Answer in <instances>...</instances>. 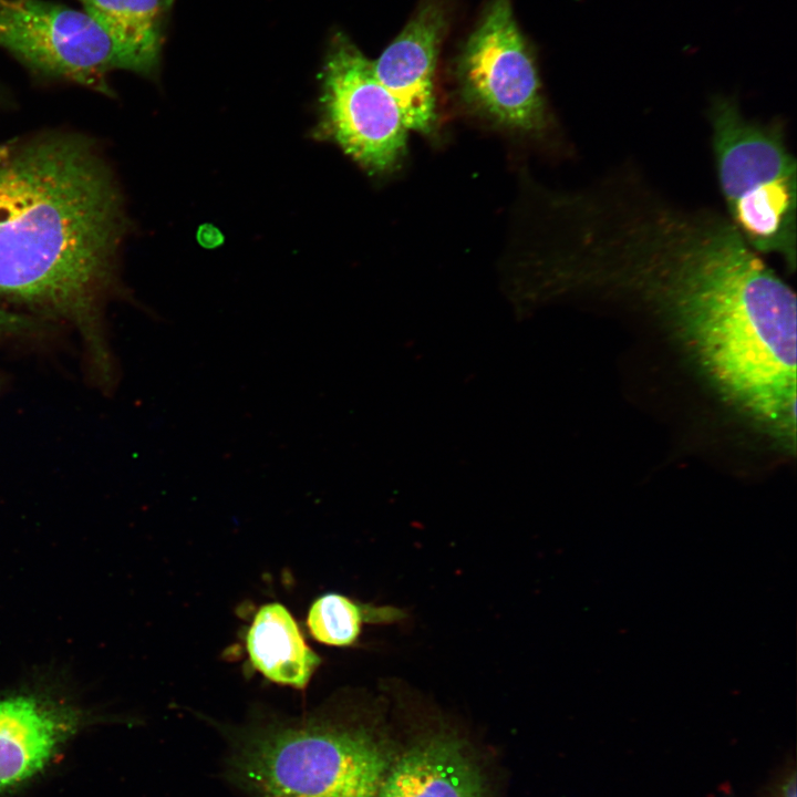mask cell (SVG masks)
Returning <instances> with one entry per match:
<instances>
[{
  "mask_svg": "<svg viewBox=\"0 0 797 797\" xmlns=\"http://www.w3.org/2000/svg\"><path fill=\"white\" fill-rule=\"evenodd\" d=\"M40 324L34 318L17 313L0 307V339L35 332Z\"/></svg>",
  "mask_w": 797,
  "mask_h": 797,
  "instance_id": "obj_14",
  "label": "cell"
},
{
  "mask_svg": "<svg viewBox=\"0 0 797 797\" xmlns=\"http://www.w3.org/2000/svg\"><path fill=\"white\" fill-rule=\"evenodd\" d=\"M82 723L79 711L17 696L0 701V795L24 786L52 763Z\"/></svg>",
  "mask_w": 797,
  "mask_h": 797,
  "instance_id": "obj_9",
  "label": "cell"
},
{
  "mask_svg": "<svg viewBox=\"0 0 797 797\" xmlns=\"http://www.w3.org/2000/svg\"><path fill=\"white\" fill-rule=\"evenodd\" d=\"M490 788L474 746L456 729L439 726L396 743L376 797H490Z\"/></svg>",
  "mask_w": 797,
  "mask_h": 797,
  "instance_id": "obj_7",
  "label": "cell"
},
{
  "mask_svg": "<svg viewBox=\"0 0 797 797\" xmlns=\"http://www.w3.org/2000/svg\"><path fill=\"white\" fill-rule=\"evenodd\" d=\"M245 642L249 665L275 684L304 690L321 664L294 617L279 602L257 610Z\"/></svg>",
  "mask_w": 797,
  "mask_h": 797,
  "instance_id": "obj_10",
  "label": "cell"
},
{
  "mask_svg": "<svg viewBox=\"0 0 797 797\" xmlns=\"http://www.w3.org/2000/svg\"><path fill=\"white\" fill-rule=\"evenodd\" d=\"M229 743L228 778L252 797H376L396 748L380 718L331 705L255 716Z\"/></svg>",
  "mask_w": 797,
  "mask_h": 797,
  "instance_id": "obj_2",
  "label": "cell"
},
{
  "mask_svg": "<svg viewBox=\"0 0 797 797\" xmlns=\"http://www.w3.org/2000/svg\"><path fill=\"white\" fill-rule=\"evenodd\" d=\"M405 618L403 610L392 605H375L328 592L311 603L306 623L315 641L330 646H352L365 623L389 624Z\"/></svg>",
  "mask_w": 797,
  "mask_h": 797,
  "instance_id": "obj_12",
  "label": "cell"
},
{
  "mask_svg": "<svg viewBox=\"0 0 797 797\" xmlns=\"http://www.w3.org/2000/svg\"><path fill=\"white\" fill-rule=\"evenodd\" d=\"M322 128L372 173L402 161L407 127L400 106L377 80L372 61L343 33H337L322 76Z\"/></svg>",
  "mask_w": 797,
  "mask_h": 797,
  "instance_id": "obj_6",
  "label": "cell"
},
{
  "mask_svg": "<svg viewBox=\"0 0 797 797\" xmlns=\"http://www.w3.org/2000/svg\"><path fill=\"white\" fill-rule=\"evenodd\" d=\"M713 151L731 224L756 252L796 265V162L782 134L745 118L731 100L711 108Z\"/></svg>",
  "mask_w": 797,
  "mask_h": 797,
  "instance_id": "obj_3",
  "label": "cell"
},
{
  "mask_svg": "<svg viewBox=\"0 0 797 797\" xmlns=\"http://www.w3.org/2000/svg\"><path fill=\"white\" fill-rule=\"evenodd\" d=\"M464 99L505 127L536 132L546 106L529 43L519 29L511 0H491L457 60Z\"/></svg>",
  "mask_w": 797,
  "mask_h": 797,
  "instance_id": "obj_5",
  "label": "cell"
},
{
  "mask_svg": "<svg viewBox=\"0 0 797 797\" xmlns=\"http://www.w3.org/2000/svg\"><path fill=\"white\" fill-rule=\"evenodd\" d=\"M124 215L104 161L80 137L0 145V296L79 327L95 358Z\"/></svg>",
  "mask_w": 797,
  "mask_h": 797,
  "instance_id": "obj_1",
  "label": "cell"
},
{
  "mask_svg": "<svg viewBox=\"0 0 797 797\" xmlns=\"http://www.w3.org/2000/svg\"><path fill=\"white\" fill-rule=\"evenodd\" d=\"M448 25L443 0H423L381 55L374 73L401 108L407 130L429 134L436 122L434 76Z\"/></svg>",
  "mask_w": 797,
  "mask_h": 797,
  "instance_id": "obj_8",
  "label": "cell"
},
{
  "mask_svg": "<svg viewBox=\"0 0 797 797\" xmlns=\"http://www.w3.org/2000/svg\"><path fill=\"white\" fill-rule=\"evenodd\" d=\"M115 42L128 71L153 77L161 64L163 22L174 0H76Z\"/></svg>",
  "mask_w": 797,
  "mask_h": 797,
  "instance_id": "obj_11",
  "label": "cell"
},
{
  "mask_svg": "<svg viewBox=\"0 0 797 797\" xmlns=\"http://www.w3.org/2000/svg\"><path fill=\"white\" fill-rule=\"evenodd\" d=\"M0 49L33 75L113 95L128 71L115 42L82 9L54 0H0Z\"/></svg>",
  "mask_w": 797,
  "mask_h": 797,
  "instance_id": "obj_4",
  "label": "cell"
},
{
  "mask_svg": "<svg viewBox=\"0 0 797 797\" xmlns=\"http://www.w3.org/2000/svg\"><path fill=\"white\" fill-rule=\"evenodd\" d=\"M797 768L793 752L786 753L773 768L754 797H796Z\"/></svg>",
  "mask_w": 797,
  "mask_h": 797,
  "instance_id": "obj_13",
  "label": "cell"
}]
</instances>
